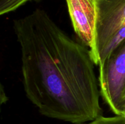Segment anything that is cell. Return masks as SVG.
Returning <instances> with one entry per match:
<instances>
[{
    "label": "cell",
    "instance_id": "obj_2",
    "mask_svg": "<svg viewBox=\"0 0 125 124\" xmlns=\"http://www.w3.org/2000/svg\"><path fill=\"white\" fill-rule=\"evenodd\" d=\"M99 68L100 94L115 114L125 116V40Z\"/></svg>",
    "mask_w": 125,
    "mask_h": 124
},
{
    "label": "cell",
    "instance_id": "obj_5",
    "mask_svg": "<svg viewBox=\"0 0 125 124\" xmlns=\"http://www.w3.org/2000/svg\"><path fill=\"white\" fill-rule=\"evenodd\" d=\"M125 40V27L122 28V29L119 30L117 33L114 36L112 40L110 42L109 44L107 46L106 49L104 52L103 54L101 56V58L100 59L99 65H101V64L104 63L105 60L107 57V56L112 52L114 49H115L119 45H120Z\"/></svg>",
    "mask_w": 125,
    "mask_h": 124
},
{
    "label": "cell",
    "instance_id": "obj_6",
    "mask_svg": "<svg viewBox=\"0 0 125 124\" xmlns=\"http://www.w3.org/2000/svg\"><path fill=\"white\" fill-rule=\"evenodd\" d=\"M39 0H0V15L7 13L16 10L26 2Z\"/></svg>",
    "mask_w": 125,
    "mask_h": 124
},
{
    "label": "cell",
    "instance_id": "obj_7",
    "mask_svg": "<svg viewBox=\"0 0 125 124\" xmlns=\"http://www.w3.org/2000/svg\"><path fill=\"white\" fill-rule=\"evenodd\" d=\"M125 124V116L117 115L114 117H106L102 115L88 124Z\"/></svg>",
    "mask_w": 125,
    "mask_h": 124
},
{
    "label": "cell",
    "instance_id": "obj_1",
    "mask_svg": "<svg viewBox=\"0 0 125 124\" xmlns=\"http://www.w3.org/2000/svg\"><path fill=\"white\" fill-rule=\"evenodd\" d=\"M26 97L48 117L75 124L102 116L90 50L72 39L44 10L15 19Z\"/></svg>",
    "mask_w": 125,
    "mask_h": 124
},
{
    "label": "cell",
    "instance_id": "obj_4",
    "mask_svg": "<svg viewBox=\"0 0 125 124\" xmlns=\"http://www.w3.org/2000/svg\"><path fill=\"white\" fill-rule=\"evenodd\" d=\"M71 21L81 43L93 51L95 46L96 12L95 0H65Z\"/></svg>",
    "mask_w": 125,
    "mask_h": 124
},
{
    "label": "cell",
    "instance_id": "obj_3",
    "mask_svg": "<svg viewBox=\"0 0 125 124\" xmlns=\"http://www.w3.org/2000/svg\"><path fill=\"white\" fill-rule=\"evenodd\" d=\"M97 18L95 46L90 52L94 64L99 65L101 56L114 36L125 27V0H95Z\"/></svg>",
    "mask_w": 125,
    "mask_h": 124
}]
</instances>
